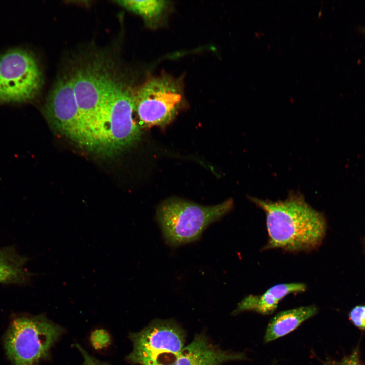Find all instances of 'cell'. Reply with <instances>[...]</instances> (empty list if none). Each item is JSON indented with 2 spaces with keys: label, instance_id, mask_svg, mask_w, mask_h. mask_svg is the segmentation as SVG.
Wrapping results in <instances>:
<instances>
[{
  "label": "cell",
  "instance_id": "6da1fadb",
  "mask_svg": "<svg viewBox=\"0 0 365 365\" xmlns=\"http://www.w3.org/2000/svg\"><path fill=\"white\" fill-rule=\"evenodd\" d=\"M249 199L265 214L268 237L263 250L309 252L322 243L326 232L325 217L300 193L291 192L284 200L277 201Z\"/></svg>",
  "mask_w": 365,
  "mask_h": 365
},
{
  "label": "cell",
  "instance_id": "7a4b0ae2",
  "mask_svg": "<svg viewBox=\"0 0 365 365\" xmlns=\"http://www.w3.org/2000/svg\"><path fill=\"white\" fill-rule=\"evenodd\" d=\"M133 113V94L115 81L87 133L84 148L110 156L134 145L141 132Z\"/></svg>",
  "mask_w": 365,
  "mask_h": 365
},
{
  "label": "cell",
  "instance_id": "3957f363",
  "mask_svg": "<svg viewBox=\"0 0 365 365\" xmlns=\"http://www.w3.org/2000/svg\"><path fill=\"white\" fill-rule=\"evenodd\" d=\"M232 199L205 206L178 198L163 201L157 210V219L167 243L178 246L197 240L210 224L228 213Z\"/></svg>",
  "mask_w": 365,
  "mask_h": 365
},
{
  "label": "cell",
  "instance_id": "277c9868",
  "mask_svg": "<svg viewBox=\"0 0 365 365\" xmlns=\"http://www.w3.org/2000/svg\"><path fill=\"white\" fill-rule=\"evenodd\" d=\"M60 325L42 315L15 319L5 338L8 357L13 365H38L64 333Z\"/></svg>",
  "mask_w": 365,
  "mask_h": 365
},
{
  "label": "cell",
  "instance_id": "5b68a950",
  "mask_svg": "<svg viewBox=\"0 0 365 365\" xmlns=\"http://www.w3.org/2000/svg\"><path fill=\"white\" fill-rule=\"evenodd\" d=\"M183 101L179 82L167 75L151 77L133 94L139 127H164L175 117Z\"/></svg>",
  "mask_w": 365,
  "mask_h": 365
},
{
  "label": "cell",
  "instance_id": "8992f818",
  "mask_svg": "<svg viewBox=\"0 0 365 365\" xmlns=\"http://www.w3.org/2000/svg\"><path fill=\"white\" fill-rule=\"evenodd\" d=\"M133 349L127 360L137 365H167L180 354L185 346V334L173 322L155 320L130 335Z\"/></svg>",
  "mask_w": 365,
  "mask_h": 365
},
{
  "label": "cell",
  "instance_id": "52a82bcc",
  "mask_svg": "<svg viewBox=\"0 0 365 365\" xmlns=\"http://www.w3.org/2000/svg\"><path fill=\"white\" fill-rule=\"evenodd\" d=\"M42 83V73L31 53L16 48L0 55V105L32 100Z\"/></svg>",
  "mask_w": 365,
  "mask_h": 365
},
{
  "label": "cell",
  "instance_id": "ba28073f",
  "mask_svg": "<svg viewBox=\"0 0 365 365\" xmlns=\"http://www.w3.org/2000/svg\"><path fill=\"white\" fill-rule=\"evenodd\" d=\"M71 78L80 116L84 148L87 133L115 81L105 71L91 64L77 69Z\"/></svg>",
  "mask_w": 365,
  "mask_h": 365
},
{
  "label": "cell",
  "instance_id": "9c48e42d",
  "mask_svg": "<svg viewBox=\"0 0 365 365\" xmlns=\"http://www.w3.org/2000/svg\"><path fill=\"white\" fill-rule=\"evenodd\" d=\"M44 113L54 129L82 147V126L71 76L56 83L47 98Z\"/></svg>",
  "mask_w": 365,
  "mask_h": 365
},
{
  "label": "cell",
  "instance_id": "30bf717a",
  "mask_svg": "<svg viewBox=\"0 0 365 365\" xmlns=\"http://www.w3.org/2000/svg\"><path fill=\"white\" fill-rule=\"evenodd\" d=\"M245 358L243 353L230 352L220 348L201 333L185 345L176 360L167 365H222Z\"/></svg>",
  "mask_w": 365,
  "mask_h": 365
},
{
  "label": "cell",
  "instance_id": "8fae6325",
  "mask_svg": "<svg viewBox=\"0 0 365 365\" xmlns=\"http://www.w3.org/2000/svg\"><path fill=\"white\" fill-rule=\"evenodd\" d=\"M306 285L302 283H281L275 285L260 295H249L238 304L233 313L237 314L246 311H253L267 315L273 313L279 302L290 294L304 292Z\"/></svg>",
  "mask_w": 365,
  "mask_h": 365
},
{
  "label": "cell",
  "instance_id": "7c38bea8",
  "mask_svg": "<svg viewBox=\"0 0 365 365\" xmlns=\"http://www.w3.org/2000/svg\"><path fill=\"white\" fill-rule=\"evenodd\" d=\"M317 308L315 305L301 306L278 313L268 324L264 335L266 343L286 335L302 322L315 315Z\"/></svg>",
  "mask_w": 365,
  "mask_h": 365
},
{
  "label": "cell",
  "instance_id": "4fadbf2b",
  "mask_svg": "<svg viewBox=\"0 0 365 365\" xmlns=\"http://www.w3.org/2000/svg\"><path fill=\"white\" fill-rule=\"evenodd\" d=\"M28 261L12 247L0 248V283L24 285L32 275L25 268Z\"/></svg>",
  "mask_w": 365,
  "mask_h": 365
},
{
  "label": "cell",
  "instance_id": "5bb4252c",
  "mask_svg": "<svg viewBox=\"0 0 365 365\" xmlns=\"http://www.w3.org/2000/svg\"><path fill=\"white\" fill-rule=\"evenodd\" d=\"M120 4L142 17L146 21H154L165 12L167 2L163 0L122 1Z\"/></svg>",
  "mask_w": 365,
  "mask_h": 365
},
{
  "label": "cell",
  "instance_id": "9a60e30c",
  "mask_svg": "<svg viewBox=\"0 0 365 365\" xmlns=\"http://www.w3.org/2000/svg\"><path fill=\"white\" fill-rule=\"evenodd\" d=\"M90 340L94 348L101 349L107 347L110 344L111 337L106 330L97 329L91 334Z\"/></svg>",
  "mask_w": 365,
  "mask_h": 365
},
{
  "label": "cell",
  "instance_id": "2e32d148",
  "mask_svg": "<svg viewBox=\"0 0 365 365\" xmlns=\"http://www.w3.org/2000/svg\"><path fill=\"white\" fill-rule=\"evenodd\" d=\"M350 320L358 328L365 329V306H356L349 314Z\"/></svg>",
  "mask_w": 365,
  "mask_h": 365
},
{
  "label": "cell",
  "instance_id": "e0dca14e",
  "mask_svg": "<svg viewBox=\"0 0 365 365\" xmlns=\"http://www.w3.org/2000/svg\"><path fill=\"white\" fill-rule=\"evenodd\" d=\"M324 365H363L361 363L357 349L354 350L349 356L339 361L327 360Z\"/></svg>",
  "mask_w": 365,
  "mask_h": 365
},
{
  "label": "cell",
  "instance_id": "ac0fdd59",
  "mask_svg": "<svg viewBox=\"0 0 365 365\" xmlns=\"http://www.w3.org/2000/svg\"><path fill=\"white\" fill-rule=\"evenodd\" d=\"M75 346L83 357L84 365H108L91 356L79 344H76Z\"/></svg>",
  "mask_w": 365,
  "mask_h": 365
}]
</instances>
